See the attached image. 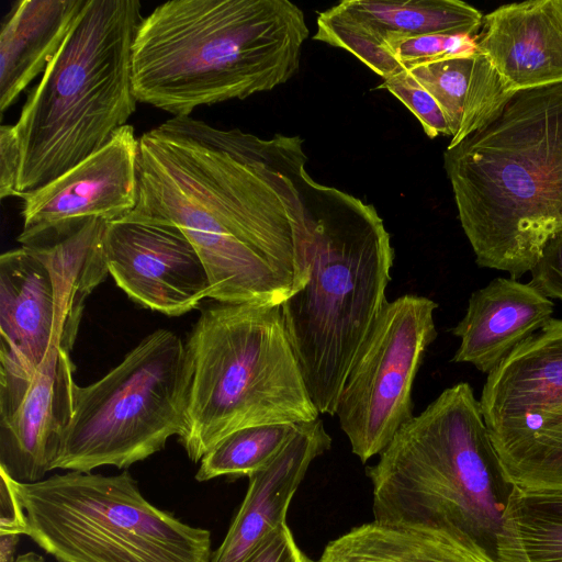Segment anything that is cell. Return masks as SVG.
Instances as JSON below:
<instances>
[{"mask_svg": "<svg viewBox=\"0 0 562 562\" xmlns=\"http://www.w3.org/2000/svg\"><path fill=\"white\" fill-rule=\"evenodd\" d=\"M477 53V35L420 34L386 42L370 67L383 79L413 67L452 58H473Z\"/></svg>", "mask_w": 562, "mask_h": 562, "instance_id": "cb8c5ba5", "label": "cell"}, {"mask_svg": "<svg viewBox=\"0 0 562 562\" xmlns=\"http://www.w3.org/2000/svg\"><path fill=\"white\" fill-rule=\"evenodd\" d=\"M380 88L391 92L416 116L429 138L451 136L448 121L437 101L406 71L384 79Z\"/></svg>", "mask_w": 562, "mask_h": 562, "instance_id": "484cf974", "label": "cell"}, {"mask_svg": "<svg viewBox=\"0 0 562 562\" xmlns=\"http://www.w3.org/2000/svg\"><path fill=\"white\" fill-rule=\"evenodd\" d=\"M138 0H88L13 125L18 193L38 189L102 148L136 109L132 48Z\"/></svg>", "mask_w": 562, "mask_h": 562, "instance_id": "8992f818", "label": "cell"}, {"mask_svg": "<svg viewBox=\"0 0 562 562\" xmlns=\"http://www.w3.org/2000/svg\"><path fill=\"white\" fill-rule=\"evenodd\" d=\"M483 18L460 0H344L318 14L313 40L345 49L370 68L391 40L434 33L477 35Z\"/></svg>", "mask_w": 562, "mask_h": 562, "instance_id": "e0dca14e", "label": "cell"}, {"mask_svg": "<svg viewBox=\"0 0 562 562\" xmlns=\"http://www.w3.org/2000/svg\"><path fill=\"white\" fill-rule=\"evenodd\" d=\"M443 167L476 265L517 280L530 272L562 232V83L514 95L447 146Z\"/></svg>", "mask_w": 562, "mask_h": 562, "instance_id": "3957f363", "label": "cell"}, {"mask_svg": "<svg viewBox=\"0 0 562 562\" xmlns=\"http://www.w3.org/2000/svg\"><path fill=\"white\" fill-rule=\"evenodd\" d=\"M186 346L191 384L179 441L194 463L238 429L318 418L281 305L206 306Z\"/></svg>", "mask_w": 562, "mask_h": 562, "instance_id": "52a82bcc", "label": "cell"}, {"mask_svg": "<svg viewBox=\"0 0 562 562\" xmlns=\"http://www.w3.org/2000/svg\"><path fill=\"white\" fill-rule=\"evenodd\" d=\"M302 190L308 280L281 313L312 402L334 416L350 368L389 303L394 249L372 204L307 172Z\"/></svg>", "mask_w": 562, "mask_h": 562, "instance_id": "277c9868", "label": "cell"}, {"mask_svg": "<svg viewBox=\"0 0 562 562\" xmlns=\"http://www.w3.org/2000/svg\"><path fill=\"white\" fill-rule=\"evenodd\" d=\"M108 221L0 256V409L25 392L49 352H71L86 300L109 274Z\"/></svg>", "mask_w": 562, "mask_h": 562, "instance_id": "30bf717a", "label": "cell"}, {"mask_svg": "<svg viewBox=\"0 0 562 562\" xmlns=\"http://www.w3.org/2000/svg\"><path fill=\"white\" fill-rule=\"evenodd\" d=\"M70 352L54 349L25 392L0 411V469L21 483L45 479L74 412Z\"/></svg>", "mask_w": 562, "mask_h": 562, "instance_id": "2e32d148", "label": "cell"}, {"mask_svg": "<svg viewBox=\"0 0 562 562\" xmlns=\"http://www.w3.org/2000/svg\"><path fill=\"white\" fill-rule=\"evenodd\" d=\"M308 36L288 0H171L140 22L132 48L137 101L173 116L285 83Z\"/></svg>", "mask_w": 562, "mask_h": 562, "instance_id": "7a4b0ae2", "label": "cell"}, {"mask_svg": "<svg viewBox=\"0 0 562 562\" xmlns=\"http://www.w3.org/2000/svg\"><path fill=\"white\" fill-rule=\"evenodd\" d=\"M20 536L18 533L0 535V562H15L14 553Z\"/></svg>", "mask_w": 562, "mask_h": 562, "instance_id": "4dcf8cb0", "label": "cell"}, {"mask_svg": "<svg viewBox=\"0 0 562 562\" xmlns=\"http://www.w3.org/2000/svg\"><path fill=\"white\" fill-rule=\"evenodd\" d=\"M248 562H314L297 546L284 522L274 529L255 551Z\"/></svg>", "mask_w": 562, "mask_h": 562, "instance_id": "83f0119b", "label": "cell"}, {"mask_svg": "<svg viewBox=\"0 0 562 562\" xmlns=\"http://www.w3.org/2000/svg\"><path fill=\"white\" fill-rule=\"evenodd\" d=\"M553 302L530 283L497 278L474 291L464 316L452 328L460 338L452 361L483 373L494 370L519 344L551 319Z\"/></svg>", "mask_w": 562, "mask_h": 562, "instance_id": "d6986e66", "label": "cell"}, {"mask_svg": "<svg viewBox=\"0 0 562 562\" xmlns=\"http://www.w3.org/2000/svg\"><path fill=\"white\" fill-rule=\"evenodd\" d=\"M190 384L186 342L156 329L101 379L76 384L53 470L126 469L162 450L186 429Z\"/></svg>", "mask_w": 562, "mask_h": 562, "instance_id": "9c48e42d", "label": "cell"}, {"mask_svg": "<svg viewBox=\"0 0 562 562\" xmlns=\"http://www.w3.org/2000/svg\"><path fill=\"white\" fill-rule=\"evenodd\" d=\"M330 446L319 417L299 423L276 458L248 477L245 497L209 562H248L263 540L286 522L290 503L310 465Z\"/></svg>", "mask_w": 562, "mask_h": 562, "instance_id": "ac0fdd59", "label": "cell"}, {"mask_svg": "<svg viewBox=\"0 0 562 562\" xmlns=\"http://www.w3.org/2000/svg\"><path fill=\"white\" fill-rule=\"evenodd\" d=\"M138 138L130 124L98 151L45 186L22 193L18 241L38 244L66 235L91 218L108 222L137 203Z\"/></svg>", "mask_w": 562, "mask_h": 562, "instance_id": "4fadbf2b", "label": "cell"}, {"mask_svg": "<svg viewBox=\"0 0 562 562\" xmlns=\"http://www.w3.org/2000/svg\"><path fill=\"white\" fill-rule=\"evenodd\" d=\"M15 562H44V559L42 555L34 553V552H27L24 554H21L16 558Z\"/></svg>", "mask_w": 562, "mask_h": 562, "instance_id": "1f68e13d", "label": "cell"}, {"mask_svg": "<svg viewBox=\"0 0 562 562\" xmlns=\"http://www.w3.org/2000/svg\"><path fill=\"white\" fill-rule=\"evenodd\" d=\"M367 475L373 520L447 529L497 558L513 486L469 383L446 389L406 423Z\"/></svg>", "mask_w": 562, "mask_h": 562, "instance_id": "5b68a950", "label": "cell"}, {"mask_svg": "<svg viewBox=\"0 0 562 562\" xmlns=\"http://www.w3.org/2000/svg\"><path fill=\"white\" fill-rule=\"evenodd\" d=\"M11 483L26 536L58 562H209L212 555L210 530L153 505L127 471Z\"/></svg>", "mask_w": 562, "mask_h": 562, "instance_id": "ba28073f", "label": "cell"}, {"mask_svg": "<svg viewBox=\"0 0 562 562\" xmlns=\"http://www.w3.org/2000/svg\"><path fill=\"white\" fill-rule=\"evenodd\" d=\"M479 401L506 481L562 492V319L552 318L492 370Z\"/></svg>", "mask_w": 562, "mask_h": 562, "instance_id": "8fae6325", "label": "cell"}, {"mask_svg": "<svg viewBox=\"0 0 562 562\" xmlns=\"http://www.w3.org/2000/svg\"><path fill=\"white\" fill-rule=\"evenodd\" d=\"M27 522L10 475L0 469V535H26Z\"/></svg>", "mask_w": 562, "mask_h": 562, "instance_id": "f546056e", "label": "cell"}, {"mask_svg": "<svg viewBox=\"0 0 562 562\" xmlns=\"http://www.w3.org/2000/svg\"><path fill=\"white\" fill-rule=\"evenodd\" d=\"M21 153L13 125L0 127V198L18 196Z\"/></svg>", "mask_w": 562, "mask_h": 562, "instance_id": "f1b7e54d", "label": "cell"}, {"mask_svg": "<svg viewBox=\"0 0 562 562\" xmlns=\"http://www.w3.org/2000/svg\"><path fill=\"white\" fill-rule=\"evenodd\" d=\"M88 0H21L0 32V113L57 53Z\"/></svg>", "mask_w": 562, "mask_h": 562, "instance_id": "ffe728a7", "label": "cell"}, {"mask_svg": "<svg viewBox=\"0 0 562 562\" xmlns=\"http://www.w3.org/2000/svg\"><path fill=\"white\" fill-rule=\"evenodd\" d=\"M315 562H499L453 531L370 521L329 541Z\"/></svg>", "mask_w": 562, "mask_h": 562, "instance_id": "44dd1931", "label": "cell"}, {"mask_svg": "<svg viewBox=\"0 0 562 562\" xmlns=\"http://www.w3.org/2000/svg\"><path fill=\"white\" fill-rule=\"evenodd\" d=\"M297 424L257 425L229 434L201 459L195 480L251 476L276 458Z\"/></svg>", "mask_w": 562, "mask_h": 562, "instance_id": "603a6c76", "label": "cell"}, {"mask_svg": "<svg viewBox=\"0 0 562 562\" xmlns=\"http://www.w3.org/2000/svg\"><path fill=\"white\" fill-rule=\"evenodd\" d=\"M499 562H562V492L513 487L496 538Z\"/></svg>", "mask_w": 562, "mask_h": 562, "instance_id": "7402d4cb", "label": "cell"}, {"mask_svg": "<svg viewBox=\"0 0 562 562\" xmlns=\"http://www.w3.org/2000/svg\"><path fill=\"white\" fill-rule=\"evenodd\" d=\"M530 273L529 283L542 295L562 300V232L546 244Z\"/></svg>", "mask_w": 562, "mask_h": 562, "instance_id": "4316f807", "label": "cell"}, {"mask_svg": "<svg viewBox=\"0 0 562 562\" xmlns=\"http://www.w3.org/2000/svg\"><path fill=\"white\" fill-rule=\"evenodd\" d=\"M473 58L432 61L405 70L441 108L451 138L458 133L464 111Z\"/></svg>", "mask_w": 562, "mask_h": 562, "instance_id": "d4e9b609", "label": "cell"}, {"mask_svg": "<svg viewBox=\"0 0 562 562\" xmlns=\"http://www.w3.org/2000/svg\"><path fill=\"white\" fill-rule=\"evenodd\" d=\"M109 274L145 308L180 316L210 297V281L194 246L178 227L123 216L103 236Z\"/></svg>", "mask_w": 562, "mask_h": 562, "instance_id": "5bb4252c", "label": "cell"}, {"mask_svg": "<svg viewBox=\"0 0 562 562\" xmlns=\"http://www.w3.org/2000/svg\"><path fill=\"white\" fill-rule=\"evenodd\" d=\"M437 306L413 294L389 302L350 368L335 415L362 463L414 417L413 383L437 337Z\"/></svg>", "mask_w": 562, "mask_h": 562, "instance_id": "7c38bea8", "label": "cell"}, {"mask_svg": "<svg viewBox=\"0 0 562 562\" xmlns=\"http://www.w3.org/2000/svg\"><path fill=\"white\" fill-rule=\"evenodd\" d=\"M304 140L172 116L138 138L132 218L178 226L220 303L281 305L308 280Z\"/></svg>", "mask_w": 562, "mask_h": 562, "instance_id": "6da1fadb", "label": "cell"}, {"mask_svg": "<svg viewBox=\"0 0 562 562\" xmlns=\"http://www.w3.org/2000/svg\"><path fill=\"white\" fill-rule=\"evenodd\" d=\"M501 94L562 83V0L503 4L483 18L474 56Z\"/></svg>", "mask_w": 562, "mask_h": 562, "instance_id": "9a60e30c", "label": "cell"}]
</instances>
